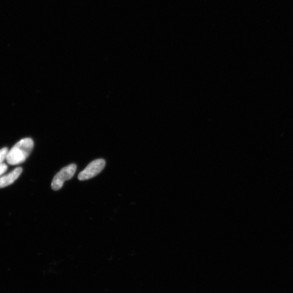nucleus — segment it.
<instances>
[{"label":"nucleus","mask_w":293,"mask_h":293,"mask_svg":"<svg viewBox=\"0 0 293 293\" xmlns=\"http://www.w3.org/2000/svg\"><path fill=\"white\" fill-rule=\"evenodd\" d=\"M34 142L30 138H25L16 143L8 151L6 160L8 164L17 165L24 162L33 149Z\"/></svg>","instance_id":"nucleus-1"},{"label":"nucleus","mask_w":293,"mask_h":293,"mask_svg":"<svg viewBox=\"0 0 293 293\" xmlns=\"http://www.w3.org/2000/svg\"><path fill=\"white\" fill-rule=\"evenodd\" d=\"M77 169L75 164H71L62 169L54 177L51 188L54 191L60 190L63 187L65 181L71 179L74 176Z\"/></svg>","instance_id":"nucleus-2"},{"label":"nucleus","mask_w":293,"mask_h":293,"mask_svg":"<svg viewBox=\"0 0 293 293\" xmlns=\"http://www.w3.org/2000/svg\"><path fill=\"white\" fill-rule=\"evenodd\" d=\"M105 166L104 160L102 159L95 160L88 164L87 167L78 175V178L81 181L91 179L100 174L105 168Z\"/></svg>","instance_id":"nucleus-3"},{"label":"nucleus","mask_w":293,"mask_h":293,"mask_svg":"<svg viewBox=\"0 0 293 293\" xmlns=\"http://www.w3.org/2000/svg\"><path fill=\"white\" fill-rule=\"evenodd\" d=\"M23 172L22 168H17L12 172L0 177V189L12 184L20 177Z\"/></svg>","instance_id":"nucleus-4"},{"label":"nucleus","mask_w":293,"mask_h":293,"mask_svg":"<svg viewBox=\"0 0 293 293\" xmlns=\"http://www.w3.org/2000/svg\"><path fill=\"white\" fill-rule=\"evenodd\" d=\"M8 150L7 148H4L0 150V164L3 163V162L6 160Z\"/></svg>","instance_id":"nucleus-5"},{"label":"nucleus","mask_w":293,"mask_h":293,"mask_svg":"<svg viewBox=\"0 0 293 293\" xmlns=\"http://www.w3.org/2000/svg\"><path fill=\"white\" fill-rule=\"evenodd\" d=\"M8 166L5 163L0 164V177L3 175L7 170Z\"/></svg>","instance_id":"nucleus-6"}]
</instances>
